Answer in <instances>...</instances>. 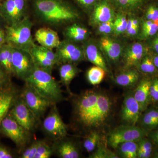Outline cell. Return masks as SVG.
Listing matches in <instances>:
<instances>
[{
  "label": "cell",
  "mask_w": 158,
  "mask_h": 158,
  "mask_svg": "<svg viewBox=\"0 0 158 158\" xmlns=\"http://www.w3.org/2000/svg\"><path fill=\"white\" fill-rule=\"evenodd\" d=\"M136 68L144 76L151 78L158 77V71L154 63L152 55L150 51L142 58Z\"/></svg>",
  "instance_id": "cell-29"
},
{
  "label": "cell",
  "mask_w": 158,
  "mask_h": 158,
  "mask_svg": "<svg viewBox=\"0 0 158 158\" xmlns=\"http://www.w3.org/2000/svg\"><path fill=\"white\" fill-rule=\"evenodd\" d=\"M142 77V74L135 67L123 69L114 77V81L118 86L131 88L137 86Z\"/></svg>",
  "instance_id": "cell-22"
},
{
  "label": "cell",
  "mask_w": 158,
  "mask_h": 158,
  "mask_svg": "<svg viewBox=\"0 0 158 158\" xmlns=\"http://www.w3.org/2000/svg\"><path fill=\"white\" fill-rule=\"evenodd\" d=\"M24 81L26 84L34 88L53 105L63 100L60 85L52 76V73L39 68L37 65Z\"/></svg>",
  "instance_id": "cell-2"
},
{
  "label": "cell",
  "mask_w": 158,
  "mask_h": 158,
  "mask_svg": "<svg viewBox=\"0 0 158 158\" xmlns=\"http://www.w3.org/2000/svg\"><path fill=\"white\" fill-rule=\"evenodd\" d=\"M0 65L11 76H14L12 65V47L7 44L0 47Z\"/></svg>",
  "instance_id": "cell-30"
},
{
  "label": "cell",
  "mask_w": 158,
  "mask_h": 158,
  "mask_svg": "<svg viewBox=\"0 0 158 158\" xmlns=\"http://www.w3.org/2000/svg\"><path fill=\"white\" fill-rule=\"evenodd\" d=\"M12 65L14 76L24 81L31 74L36 66L30 52L13 48Z\"/></svg>",
  "instance_id": "cell-8"
},
{
  "label": "cell",
  "mask_w": 158,
  "mask_h": 158,
  "mask_svg": "<svg viewBox=\"0 0 158 158\" xmlns=\"http://www.w3.org/2000/svg\"><path fill=\"white\" fill-rule=\"evenodd\" d=\"M140 29L134 27L127 28L124 36L129 39L138 40V36L140 34Z\"/></svg>",
  "instance_id": "cell-45"
},
{
  "label": "cell",
  "mask_w": 158,
  "mask_h": 158,
  "mask_svg": "<svg viewBox=\"0 0 158 158\" xmlns=\"http://www.w3.org/2000/svg\"><path fill=\"white\" fill-rule=\"evenodd\" d=\"M116 11L135 14L144 9L150 0H108Z\"/></svg>",
  "instance_id": "cell-24"
},
{
  "label": "cell",
  "mask_w": 158,
  "mask_h": 158,
  "mask_svg": "<svg viewBox=\"0 0 158 158\" xmlns=\"http://www.w3.org/2000/svg\"><path fill=\"white\" fill-rule=\"evenodd\" d=\"M106 73V72L102 68L94 65L88 69L86 74V77L90 85L95 86L99 85L102 81Z\"/></svg>",
  "instance_id": "cell-35"
},
{
  "label": "cell",
  "mask_w": 158,
  "mask_h": 158,
  "mask_svg": "<svg viewBox=\"0 0 158 158\" xmlns=\"http://www.w3.org/2000/svg\"><path fill=\"white\" fill-rule=\"evenodd\" d=\"M93 153L89 158H118L117 153L111 151L107 149L104 144H102L101 141L100 142L97 149Z\"/></svg>",
  "instance_id": "cell-38"
},
{
  "label": "cell",
  "mask_w": 158,
  "mask_h": 158,
  "mask_svg": "<svg viewBox=\"0 0 158 158\" xmlns=\"http://www.w3.org/2000/svg\"><path fill=\"white\" fill-rule=\"evenodd\" d=\"M155 158H158V148L157 149L156 151L155 156Z\"/></svg>",
  "instance_id": "cell-52"
},
{
  "label": "cell",
  "mask_w": 158,
  "mask_h": 158,
  "mask_svg": "<svg viewBox=\"0 0 158 158\" xmlns=\"http://www.w3.org/2000/svg\"><path fill=\"white\" fill-rule=\"evenodd\" d=\"M141 114L140 106L134 98L133 92H129L125 96L122 107V120L126 124L137 125Z\"/></svg>",
  "instance_id": "cell-18"
},
{
  "label": "cell",
  "mask_w": 158,
  "mask_h": 158,
  "mask_svg": "<svg viewBox=\"0 0 158 158\" xmlns=\"http://www.w3.org/2000/svg\"><path fill=\"white\" fill-rule=\"evenodd\" d=\"M98 93L95 90H87L77 99L75 114L77 121L84 127L95 128V113Z\"/></svg>",
  "instance_id": "cell-4"
},
{
  "label": "cell",
  "mask_w": 158,
  "mask_h": 158,
  "mask_svg": "<svg viewBox=\"0 0 158 158\" xmlns=\"http://www.w3.org/2000/svg\"><path fill=\"white\" fill-rule=\"evenodd\" d=\"M82 46L85 59L94 65L102 68L107 73L111 76V72L108 67V62L99 46L98 41L89 38L83 43Z\"/></svg>",
  "instance_id": "cell-17"
},
{
  "label": "cell",
  "mask_w": 158,
  "mask_h": 158,
  "mask_svg": "<svg viewBox=\"0 0 158 158\" xmlns=\"http://www.w3.org/2000/svg\"><path fill=\"white\" fill-rule=\"evenodd\" d=\"M116 12L108 0H99L90 13L89 25L95 27L102 23L113 21Z\"/></svg>",
  "instance_id": "cell-16"
},
{
  "label": "cell",
  "mask_w": 158,
  "mask_h": 158,
  "mask_svg": "<svg viewBox=\"0 0 158 158\" xmlns=\"http://www.w3.org/2000/svg\"><path fill=\"white\" fill-rule=\"evenodd\" d=\"M7 26L0 11V28L5 29Z\"/></svg>",
  "instance_id": "cell-51"
},
{
  "label": "cell",
  "mask_w": 158,
  "mask_h": 158,
  "mask_svg": "<svg viewBox=\"0 0 158 158\" xmlns=\"http://www.w3.org/2000/svg\"><path fill=\"white\" fill-rule=\"evenodd\" d=\"M53 152V147H50L45 141H38L37 152L34 158H49Z\"/></svg>",
  "instance_id": "cell-39"
},
{
  "label": "cell",
  "mask_w": 158,
  "mask_h": 158,
  "mask_svg": "<svg viewBox=\"0 0 158 158\" xmlns=\"http://www.w3.org/2000/svg\"><path fill=\"white\" fill-rule=\"evenodd\" d=\"M138 141H127L118 144L116 149L119 158H138Z\"/></svg>",
  "instance_id": "cell-32"
},
{
  "label": "cell",
  "mask_w": 158,
  "mask_h": 158,
  "mask_svg": "<svg viewBox=\"0 0 158 158\" xmlns=\"http://www.w3.org/2000/svg\"><path fill=\"white\" fill-rule=\"evenodd\" d=\"M38 141H34L31 145V152L28 158H34V156L37 152Z\"/></svg>",
  "instance_id": "cell-48"
},
{
  "label": "cell",
  "mask_w": 158,
  "mask_h": 158,
  "mask_svg": "<svg viewBox=\"0 0 158 158\" xmlns=\"http://www.w3.org/2000/svg\"><path fill=\"white\" fill-rule=\"evenodd\" d=\"M141 18L152 21H158V3L155 0L149 1L146 5Z\"/></svg>",
  "instance_id": "cell-37"
},
{
  "label": "cell",
  "mask_w": 158,
  "mask_h": 158,
  "mask_svg": "<svg viewBox=\"0 0 158 158\" xmlns=\"http://www.w3.org/2000/svg\"><path fill=\"white\" fill-rule=\"evenodd\" d=\"M158 32V21H152L141 18V29L138 40L145 41Z\"/></svg>",
  "instance_id": "cell-31"
},
{
  "label": "cell",
  "mask_w": 158,
  "mask_h": 158,
  "mask_svg": "<svg viewBox=\"0 0 158 158\" xmlns=\"http://www.w3.org/2000/svg\"><path fill=\"white\" fill-rule=\"evenodd\" d=\"M37 16L46 23L60 26L79 19L77 10L63 0H35Z\"/></svg>",
  "instance_id": "cell-1"
},
{
  "label": "cell",
  "mask_w": 158,
  "mask_h": 158,
  "mask_svg": "<svg viewBox=\"0 0 158 158\" xmlns=\"http://www.w3.org/2000/svg\"><path fill=\"white\" fill-rule=\"evenodd\" d=\"M19 94L12 83L6 88L0 89V123L9 113Z\"/></svg>",
  "instance_id": "cell-19"
},
{
  "label": "cell",
  "mask_w": 158,
  "mask_h": 158,
  "mask_svg": "<svg viewBox=\"0 0 158 158\" xmlns=\"http://www.w3.org/2000/svg\"><path fill=\"white\" fill-rule=\"evenodd\" d=\"M50 112L43 123V128L45 134L57 141L66 137L67 126L62 121L56 104L53 105Z\"/></svg>",
  "instance_id": "cell-10"
},
{
  "label": "cell",
  "mask_w": 158,
  "mask_h": 158,
  "mask_svg": "<svg viewBox=\"0 0 158 158\" xmlns=\"http://www.w3.org/2000/svg\"><path fill=\"white\" fill-rule=\"evenodd\" d=\"M9 113L18 123L29 132L34 129L37 120L20 94Z\"/></svg>",
  "instance_id": "cell-13"
},
{
  "label": "cell",
  "mask_w": 158,
  "mask_h": 158,
  "mask_svg": "<svg viewBox=\"0 0 158 158\" xmlns=\"http://www.w3.org/2000/svg\"><path fill=\"white\" fill-rule=\"evenodd\" d=\"M30 53L36 65L50 73L54 66L58 64L56 55L52 49L35 44Z\"/></svg>",
  "instance_id": "cell-15"
},
{
  "label": "cell",
  "mask_w": 158,
  "mask_h": 158,
  "mask_svg": "<svg viewBox=\"0 0 158 158\" xmlns=\"http://www.w3.org/2000/svg\"><path fill=\"white\" fill-rule=\"evenodd\" d=\"M85 11L91 12L99 0H74Z\"/></svg>",
  "instance_id": "cell-44"
},
{
  "label": "cell",
  "mask_w": 158,
  "mask_h": 158,
  "mask_svg": "<svg viewBox=\"0 0 158 158\" xmlns=\"http://www.w3.org/2000/svg\"><path fill=\"white\" fill-rule=\"evenodd\" d=\"M112 103L107 94L99 92L95 113V128L106 123L112 112Z\"/></svg>",
  "instance_id": "cell-20"
},
{
  "label": "cell",
  "mask_w": 158,
  "mask_h": 158,
  "mask_svg": "<svg viewBox=\"0 0 158 158\" xmlns=\"http://www.w3.org/2000/svg\"><path fill=\"white\" fill-rule=\"evenodd\" d=\"M33 24L30 18L26 16L19 22L5 28L6 44L13 48L30 52L35 43L31 31Z\"/></svg>",
  "instance_id": "cell-3"
},
{
  "label": "cell",
  "mask_w": 158,
  "mask_h": 158,
  "mask_svg": "<svg viewBox=\"0 0 158 158\" xmlns=\"http://www.w3.org/2000/svg\"><path fill=\"white\" fill-rule=\"evenodd\" d=\"M20 95L32 111L37 121L44 115L49 107L54 105L47 99L41 96L34 88L26 84Z\"/></svg>",
  "instance_id": "cell-7"
},
{
  "label": "cell",
  "mask_w": 158,
  "mask_h": 158,
  "mask_svg": "<svg viewBox=\"0 0 158 158\" xmlns=\"http://www.w3.org/2000/svg\"><path fill=\"white\" fill-rule=\"evenodd\" d=\"M14 157L11 151L3 144H0V158H12Z\"/></svg>",
  "instance_id": "cell-46"
},
{
  "label": "cell",
  "mask_w": 158,
  "mask_h": 158,
  "mask_svg": "<svg viewBox=\"0 0 158 158\" xmlns=\"http://www.w3.org/2000/svg\"><path fill=\"white\" fill-rule=\"evenodd\" d=\"M0 133L11 139L19 148L25 146L30 132L18 123L9 113L0 123Z\"/></svg>",
  "instance_id": "cell-6"
},
{
  "label": "cell",
  "mask_w": 158,
  "mask_h": 158,
  "mask_svg": "<svg viewBox=\"0 0 158 158\" xmlns=\"http://www.w3.org/2000/svg\"><path fill=\"white\" fill-rule=\"evenodd\" d=\"M57 141L54 145V152L56 151L59 157L62 158H78L80 152L75 144L70 141L63 140Z\"/></svg>",
  "instance_id": "cell-27"
},
{
  "label": "cell",
  "mask_w": 158,
  "mask_h": 158,
  "mask_svg": "<svg viewBox=\"0 0 158 158\" xmlns=\"http://www.w3.org/2000/svg\"><path fill=\"white\" fill-rule=\"evenodd\" d=\"M11 77L0 65V89L6 88L11 85Z\"/></svg>",
  "instance_id": "cell-42"
},
{
  "label": "cell",
  "mask_w": 158,
  "mask_h": 158,
  "mask_svg": "<svg viewBox=\"0 0 158 158\" xmlns=\"http://www.w3.org/2000/svg\"><path fill=\"white\" fill-rule=\"evenodd\" d=\"M35 38L39 45L51 49L56 48L61 42L57 32L49 28H40L37 30Z\"/></svg>",
  "instance_id": "cell-23"
},
{
  "label": "cell",
  "mask_w": 158,
  "mask_h": 158,
  "mask_svg": "<svg viewBox=\"0 0 158 158\" xmlns=\"http://www.w3.org/2000/svg\"><path fill=\"white\" fill-rule=\"evenodd\" d=\"M127 27V15L122 11H116L113 20V36L119 37L124 35Z\"/></svg>",
  "instance_id": "cell-34"
},
{
  "label": "cell",
  "mask_w": 158,
  "mask_h": 158,
  "mask_svg": "<svg viewBox=\"0 0 158 158\" xmlns=\"http://www.w3.org/2000/svg\"><path fill=\"white\" fill-rule=\"evenodd\" d=\"M148 137L151 140L156 147L158 148V127L150 131Z\"/></svg>",
  "instance_id": "cell-47"
},
{
  "label": "cell",
  "mask_w": 158,
  "mask_h": 158,
  "mask_svg": "<svg viewBox=\"0 0 158 158\" xmlns=\"http://www.w3.org/2000/svg\"><path fill=\"white\" fill-rule=\"evenodd\" d=\"M138 143V158L154 157L157 148L148 137L142 138Z\"/></svg>",
  "instance_id": "cell-33"
},
{
  "label": "cell",
  "mask_w": 158,
  "mask_h": 158,
  "mask_svg": "<svg viewBox=\"0 0 158 158\" xmlns=\"http://www.w3.org/2000/svg\"><path fill=\"white\" fill-rule=\"evenodd\" d=\"M150 105L158 106V77L152 78L150 86Z\"/></svg>",
  "instance_id": "cell-41"
},
{
  "label": "cell",
  "mask_w": 158,
  "mask_h": 158,
  "mask_svg": "<svg viewBox=\"0 0 158 158\" xmlns=\"http://www.w3.org/2000/svg\"><path fill=\"white\" fill-rule=\"evenodd\" d=\"M145 42L150 52L158 55V32L155 36Z\"/></svg>",
  "instance_id": "cell-43"
},
{
  "label": "cell",
  "mask_w": 158,
  "mask_h": 158,
  "mask_svg": "<svg viewBox=\"0 0 158 158\" xmlns=\"http://www.w3.org/2000/svg\"><path fill=\"white\" fill-rule=\"evenodd\" d=\"M149 132L137 125L125 124L112 130L108 136V144L116 148L118 144L130 141H138L148 137Z\"/></svg>",
  "instance_id": "cell-5"
},
{
  "label": "cell",
  "mask_w": 158,
  "mask_h": 158,
  "mask_svg": "<svg viewBox=\"0 0 158 158\" xmlns=\"http://www.w3.org/2000/svg\"><path fill=\"white\" fill-rule=\"evenodd\" d=\"M6 44V35L5 29L0 28V47Z\"/></svg>",
  "instance_id": "cell-49"
},
{
  "label": "cell",
  "mask_w": 158,
  "mask_h": 158,
  "mask_svg": "<svg viewBox=\"0 0 158 158\" xmlns=\"http://www.w3.org/2000/svg\"><path fill=\"white\" fill-rule=\"evenodd\" d=\"M151 53L152 55L153 60L154 63L155 65L156 68L158 71V55L156 54L153 53Z\"/></svg>",
  "instance_id": "cell-50"
},
{
  "label": "cell",
  "mask_w": 158,
  "mask_h": 158,
  "mask_svg": "<svg viewBox=\"0 0 158 158\" xmlns=\"http://www.w3.org/2000/svg\"><path fill=\"white\" fill-rule=\"evenodd\" d=\"M152 78L146 76L142 77L133 92V96L138 102L141 113L150 105V86Z\"/></svg>",
  "instance_id": "cell-21"
},
{
  "label": "cell",
  "mask_w": 158,
  "mask_h": 158,
  "mask_svg": "<svg viewBox=\"0 0 158 158\" xmlns=\"http://www.w3.org/2000/svg\"><path fill=\"white\" fill-rule=\"evenodd\" d=\"M65 39L72 42H84L89 39L90 32L85 26L74 23L68 26L63 32Z\"/></svg>",
  "instance_id": "cell-26"
},
{
  "label": "cell",
  "mask_w": 158,
  "mask_h": 158,
  "mask_svg": "<svg viewBox=\"0 0 158 158\" xmlns=\"http://www.w3.org/2000/svg\"><path fill=\"white\" fill-rule=\"evenodd\" d=\"M55 53L58 64L71 63L76 65L85 59L82 46L66 39L61 41Z\"/></svg>",
  "instance_id": "cell-9"
},
{
  "label": "cell",
  "mask_w": 158,
  "mask_h": 158,
  "mask_svg": "<svg viewBox=\"0 0 158 158\" xmlns=\"http://www.w3.org/2000/svg\"><path fill=\"white\" fill-rule=\"evenodd\" d=\"M94 28L96 29V34L101 37L113 36L114 31L113 21L102 23Z\"/></svg>",
  "instance_id": "cell-40"
},
{
  "label": "cell",
  "mask_w": 158,
  "mask_h": 158,
  "mask_svg": "<svg viewBox=\"0 0 158 158\" xmlns=\"http://www.w3.org/2000/svg\"><path fill=\"white\" fill-rule=\"evenodd\" d=\"M155 1L158 3V0H155Z\"/></svg>",
  "instance_id": "cell-54"
},
{
  "label": "cell",
  "mask_w": 158,
  "mask_h": 158,
  "mask_svg": "<svg viewBox=\"0 0 158 158\" xmlns=\"http://www.w3.org/2000/svg\"><path fill=\"white\" fill-rule=\"evenodd\" d=\"M138 126L148 132L158 127V106L150 105L138 120Z\"/></svg>",
  "instance_id": "cell-25"
},
{
  "label": "cell",
  "mask_w": 158,
  "mask_h": 158,
  "mask_svg": "<svg viewBox=\"0 0 158 158\" xmlns=\"http://www.w3.org/2000/svg\"><path fill=\"white\" fill-rule=\"evenodd\" d=\"M108 64H118L121 60L126 44L115 37L102 36L98 41Z\"/></svg>",
  "instance_id": "cell-12"
},
{
  "label": "cell",
  "mask_w": 158,
  "mask_h": 158,
  "mask_svg": "<svg viewBox=\"0 0 158 158\" xmlns=\"http://www.w3.org/2000/svg\"><path fill=\"white\" fill-rule=\"evenodd\" d=\"M100 135L98 132L92 130L85 137L83 146L86 151L92 152L94 151L101 141Z\"/></svg>",
  "instance_id": "cell-36"
},
{
  "label": "cell",
  "mask_w": 158,
  "mask_h": 158,
  "mask_svg": "<svg viewBox=\"0 0 158 158\" xmlns=\"http://www.w3.org/2000/svg\"><path fill=\"white\" fill-rule=\"evenodd\" d=\"M149 51L145 41L138 40L126 45L121 60L123 69L136 68Z\"/></svg>",
  "instance_id": "cell-14"
},
{
  "label": "cell",
  "mask_w": 158,
  "mask_h": 158,
  "mask_svg": "<svg viewBox=\"0 0 158 158\" xmlns=\"http://www.w3.org/2000/svg\"><path fill=\"white\" fill-rule=\"evenodd\" d=\"M27 0H5L0 4V11L6 25L11 26L25 16Z\"/></svg>",
  "instance_id": "cell-11"
},
{
  "label": "cell",
  "mask_w": 158,
  "mask_h": 158,
  "mask_svg": "<svg viewBox=\"0 0 158 158\" xmlns=\"http://www.w3.org/2000/svg\"><path fill=\"white\" fill-rule=\"evenodd\" d=\"M5 1V0H0V2H3V1Z\"/></svg>",
  "instance_id": "cell-53"
},
{
  "label": "cell",
  "mask_w": 158,
  "mask_h": 158,
  "mask_svg": "<svg viewBox=\"0 0 158 158\" xmlns=\"http://www.w3.org/2000/svg\"><path fill=\"white\" fill-rule=\"evenodd\" d=\"M0 4H1V2H0Z\"/></svg>",
  "instance_id": "cell-55"
},
{
  "label": "cell",
  "mask_w": 158,
  "mask_h": 158,
  "mask_svg": "<svg viewBox=\"0 0 158 158\" xmlns=\"http://www.w3.org/2000/svg\"><path fill=\"white\" fill-rule=\"evenodd\" d=\"M80 70L75 64L64 63L61 64L59 68V72L60 80L62 85L65 86L67 90L70 92L69 86Z\"/></svg>",
  "instance_id": "cell-28"
}]
</instances>
